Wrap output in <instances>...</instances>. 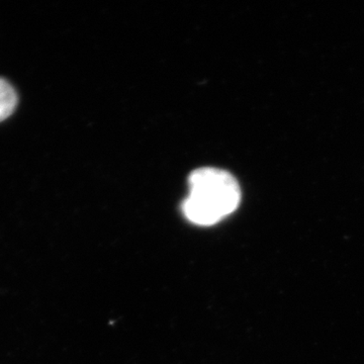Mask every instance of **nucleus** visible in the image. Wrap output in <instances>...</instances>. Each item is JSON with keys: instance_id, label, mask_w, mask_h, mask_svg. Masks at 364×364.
Segmentation results:
<instances>
[{"instance_id": "obj_1", "label": "nucleus", "mask_w": 364, "mask_h": 364, "mask_svg": "<svg viewBox=\"0 0 364 364\" xmlns=\"http://www.w3.org/2000/svg\"><path fill=\"white\" fill-rule=\"evenodd\" d=\"M189 195L182 210L189 221L210 226L233 213L241 200L235 177L225 170L203 167L188 177Z\"/></svg>"}, {"instance_id": "obj_2", "label": "nucleus", "mask_w": 364, "mask_h": 364, "mask_svg": "<svg viewBox=\"0 0 364 364\" xmlns=\"http://www.w3.org/2000/svg\"><path fill=\"white\" fill-rule=\"evenodd\" d=\"M18 105V95L13 85L6 79L0 78V122L11 117Z\"/></svg>"}]
</instances>
